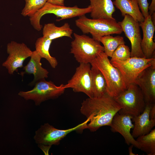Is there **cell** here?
<instances>
[{"label": "cell", "mask_w": 155, "mask_h": 155, "mask_svg": "<svg viewBox=\"0 0 155 155\" xmlns=\"http://www.w3.org/2000/svg\"><path fill=\"white\" fill-rule=\"evenodd\" d=\"M121 106L106 93L98 97L88 98L81 103V113L89 119L84 129L96 131L100 127L110 126Z\"/></svg>", "instance_id": "obj_1"}, {"label": "cell", "mask_w": 155, "mask_h": 155, "mask_svg": "<svg viewBox=\"0 0 155 155\" xmlns=\"http://www.w3.org/2000/svg\"><path fill=\"white\" fill-rule=\"evenodd\" d=\"M90 64L102 72L106 82V93L110 96L115 98L126 89L120 71L112 65L104 52L99 53Z\"/></svg>", "instance_id": "obj_2"}, {"label": "cell", "mask_w": 155, "mask_h": 155, "mask_svg": "<svg viewBox=\"0 0 155 155\" xmlns=\"http://www.w3.org/2000/svg\"><path fill=\"white\" fill-rule=\"evenodd\" d=\"M79 17L75 20L76 26L84 34L90 33L95 40L100 37L119 34L123 32L119 22L115 20L90 19L85 15Z\"/></svg>", "instance_id": "obj_3"}, {"label": "cell", "mask_w": 155, "mask_h": 155, "mask_svg": "<svg viewBox=\"0 0 155 155\" xmlns=\"http://www.w3.org/2000/svg\"><path fill=\"white\" fill-rule=\"evenodd\" d=\"M73 36L70 53L80 63H90L99 53L104 52V47L99 41L85 34L74 33Z\"/></svg>", "instance_id": "obj_4"}, {"label": "cell", "mask_w": 155, "mask_h": 155, "mask_svg": "<svg viewBox=\"0 0 155 155\" xmlns=\"http://www.w3.org/2000/svg\"><path fill=\"white\" fill-rule=\"evenodd\" d=\"M92 7L90 5L85 8H80L77 6L73 7H66L52 4L47 2L44 6L34 14L30 17L31 25L35 29L39 31L42 26L40 24L42 17L47 14H53L60 18L57 21L80 17L90 13Z\"/></svg>", "instance_id": "obj_5"}, {"label": "cell", "mask_w": 155, "mask_h": 155, "mask_svg": "<svg viewBox=\"0 0 155 155\" xmlns=\"http://www.w3.org/2000/svg\"><path fill=\"white\" fill-rule=\"evenodd\" d=\"M121 106L118 113L133 117L141 114L144 110L146 103L140 88L136 84L129 85L126 89L113 98Z\"/></svg>", "instance_id": "obj_6"}, {"label": "cell", "mask_w": 155, "mask_h": 155, "mask_svg": "<svg viewBox=\"0 0 155 155\" xmlns=\"http://www.w3.org/2000/svg\"><path fill=\"white\" fill-rule=\"evenodd\" d=\"M88 121L87 119L75 127L64 130L56 128L48 123H45L36 131L34 138L40 148L47 153L52 145L59 144L61 140L71 132L81 131L83 126Z\"/></svg>", "instance_id": "obj_7"}, {"label": "cell", "mask_w": 155, "mask_h": 155, "mask_svg": "<svg viewBox=\"0 0 155 155\" xmlns=\"http://www.w3.org/2000/svg\"><path fill=\"white\" fill-rule=\"evenodd\" d=\"M120 71L127 87L136 83L140 74L146 68L155 64V56L150 59L145 57H131L124 61L111 62Z\"/></svg>", "instance_id": "obj_8"}, {"label": "cell", "mask_w": 155, "mask_h": 155, "mask_svg": "<svg viewBox=\"0 0 155 155\" xmlns=\"http://www.w3.org/2000/svg\"><path fill=\"white\" fill-rule=\"evenodd\" d=\"M32 90L27 91H21L18 95L26 100H32L36 105L51 99L58 98L62 94L66 89L63 84L56 86L51 81H47L45 79L36 82Z\"/></svg>", "instance_id": "obj_9"}, {"label": "cell", "mask_w": 155, "mask_h": 155, "mask_svg": "<svg viewBox=\"0 0 155 155\" xmlns=\"http://www.w3.org/2000/svg\"><path fill=\"white\" fill-rule=\"evenodd\" d=\"M91 65L90 63H80L67 83L65 89L71 88L75 92H82L89 98L93 97Z\"/></svg>", "instance_id": "obj_10"}, {"label": "cell", "mask_w": 155, "mask_h": 155, "mask_svg": "<svg viewBox=\"0 0 155 155\" xmlns=\"http://www.w3.org/2000/svg\"><path fill=\"white\" fill-rule=\"evenodd\" d=\"M7 51L9 56L2 65L11 75L17 71L18 68L23 67L24 61L30 57L32 52L24 43H19L13 41L7 44Z\"/></svg>", "instance_id": "obj_11"}, {"label": "cell", "mask_w": 155, "mask_h": 155, "mask_svg": "<svg viewBox=\"0 0 155 155\" xmlns=\"http://www.w3.org/2000/svg\"><path fill=\"white\" fill-rule=\"evenodd\" d=\"M124 17L122 21L119 23L130 42L131 57H145L141 46L142 38L139 23L129 15H126Z\"/></svg>", "instance_id": "obj_12"}, {"label": "cell", "mask_w": 155, "mask_h": 155, "mask_svg": "<svg viewBox=\"0 0 155 155\" xmlns=\"http://www.w3.org/2000/svg\"><path fill=\"white\" fill-rule=\"evenodd\" d=\"M135 84L141 89L146 103H155V64L145 69L137 78Z\"/></svg>", "instance_id": "obj_13"}, {"label": "cell", "mask_w": 155, "mask_h": 155, "mask_svg": "<svg viewBox=\"0 0 155 155\" xmlns=\"http://www.w3.org/2000/svg\"><path fill=\"white\" fill-rule=\"evenodd\" d=\"M132 118L129 115L121 114L118 112L113 117L110 126L112 131L118 132L123 136L128 145H132L139 149L138 143L130 132L134 127Z\"/></svg>", "instance_id": "obj_14"}, {"label": "cell", "mask_w": 155, "mask_h": 155, "mask_svg": "<svg viewBox=\"0 0 155 155\" xmlns=\"http://www.w3.org/2000/svg\"><path fill=\"white\" fill-rule=\"evenodd\" d=\"M143 33L141 46L145 57L151 58L155 56V43L153 37L155 30L154 24L150 14L144 21L139 23Z\"/></svg>", "instance_id": "obj_15"}, {"label": "cell", "mask_w": 155, "mask_h": 155, "mask_svg": "<svg viewBox=\"0 0 155 155\" xmlns=\"http://www.w3.org/2000/svg\"><path fill=\"white\" fill-rule=\"evenodd\" d=\"M153 103H146L143 111L138 115L132 118L134 122L131 135L134 138L149 133L155 126V119L150 118V112Z\"/></svg>", "instance_id": "obj_16"}, {"label": "cell", "mask_w": 155, "mask_h": 155, "mask_svg": "<svg viewBox=\"0 0 155 155\" xmlns=\"http://www.w3.org/2000/svg\"><path fill=\"white\" fill-rule=\"evenodd\" d=\"M28 63L23 67L24 71L21 72V74L22 75L25 73L33 74L34 79L30 84L32 85L40 80L47 78L49 72L42 66V58L36 50L32 51Z\"/></svg>", "instance_id": "obj_17"}, {"label": "cell", "mask_w": 155, "mask_h": 155, "mask_svg": "<svg viewBox=\"0 0 155 155\" xmlns=\"http://www.w3.org/2000/svg\"><path fill=\"white\" fill-rule=\"evenodd\" d=\"M92 19L115 20L113 15L115 11L112 0H90Z\"/></svg>", "instance_id": "obj_18"}, {"label": "cell", "mask_w": 155, "mask_h": 155, "mask_svg": "<svg viewBox=\"0 0 155 155\" xmlns=\"http://www.w3.org/2000/svg\"><path fill=\"white\" fill-rule=\"evenodd\" d=\"M113 2L122 16L129 15L139 23L144 21L145 18L140 11L137 0H115Z\"/></svg>", "instance_id": "obj_19"}, {"label": "cell", "mask_w": 155, "mask_h": 155, "mask_svg": "<svg viewBox=\"0 0 155 155\" xmlns=\"http://www.w3.org/2000/svg\"><path fill=\"white\" fill-rule=\"evenodd\" d=\"M73 30L69 24L65 23L63 26L58 27L53 23L45 24L42 30L43 36L53 40L63 36L72 38Z\"/></svg>", "instance_id": "obj_20"}, {"label": "cell", "mask_w": 155, "mask_h": 155, "mask_svg": "<svg viewBox=\"0 0 155 155\" xmlns=\"http://www.w3.org/2000/svg\"><path fill=\"white\" fill-rule=\"evenodd\" d=\"M52 40L44 36L38 38L35 42L36 51L42 58L46 59L51 66L55 68L58 63L56 59L51 56L49 52V48Z\"/></svg>", "instance_id": "obj_21"}, {"label": "cell", "mask_w": 155, "mask_h": 155, "mask_svg": "<svg viewBox=\"0 0 155 155\" xmlns=\"http://www.w3.org/2000/svg\"><path fill=\"white\" fill-rule=\"evenodd\" d=\"M91 66L93 97H100L106 93V82L100 71L95 66Z\"/></svg>", "instance_id": "obj_22"}, {"label": "cell", "mask_w": 155, "mask_h": 155, "mask_svg": "<svg viewBox=\"0 0 155 155\" xmlns=\"http://www.w3.org/2000/svg\"><path fill=\"white\" fill-rule=\"evenodd\" d=\"M96 40L102 44L104 52L108 57H111L119 45L125 43L123 37L120 36L114 37L109 35L98 37Z\"/></svg>", "instance_id": "obj_23"}, {"label": "cell", "mask_w": 155, "mask_h": 155, "mask_svg": "<svg viewBox=\"0 0 155 155\" xmlns=\"http://www.w3.org/2000/svg\"><path fill=\"white\" fill-rule=\"evenodd\" d=\"M139 149L148 155H155V129L148 133L139 136L136 140Z\"/></svg>", "instance_id": "obj_24"}, {"label": "cell", "mask_w": 155, "mask_h": 155, "mask_svg": "<svg viewBox=\"0 0 155 155\" xmlns=\"http://www.w3.org/2000/svg\"><path fill=\"white\" fill-rule=\"evenodd\" d=\"M25 7L22 11L21 14L24 16L30 17L34 14L43 7L47 2V0H25Z\"/></svg>", "instance_id": "obj_25"}, {"label": "cell", "mask_w": 155, "mask_h": 155, "mask_svg": "<svg viewBox=\"0 0 155 155\" xmlns=\"http://www.w3.org/2000/svg\"><path fill=\"white\" fill-rule=\"evenodd\" d=\"M131 57V51L129 47L125 44L119 45L113 52L110 62L124 61Z\"/></svg>", "instance_id": "obj_26"}, {"label": "cell", "mask_w": 155, "mask_h": 155, "mask_svg": "<svg viewBox=\"0 0 155 155\" xmlns=\"http://www.w3.org/2000/svg\"><path fill=\"white\" fill-rule=\"evenodd\" d=\"M138 4L141 12L144 18L149 15V4L148 0H137Z\"/></svg>", "instance_id": "obj_27"}, {"label": "cell", "mask_w": 155, "mask_h": 155, "mask_svg": "<svg viewBox=\"0 0 155 155\" xmlns=\"http://www.w3.org/2000/svg\"><path fill=\"white\" fill-rule=\"evenodd\" d=\"M149 14L151 16L155 13V0H152L151 3L149 7Z\"/></svg>", "instance_id": "obj_28"}, {"label": "cell", "mask_w": 155, "mask_h": 155, "mask_svg": "<svg viewBox=\"0 0 155 155\" xmlns=\"http://www.w3.org/2000/svg\"><path fill=\"white\" fill-rule=\"evenodd\" d=\"M65 0H47V2L56 5L64 6Z\"/></svg>", "instance_id": "obj_29"}, {"label": "cell", "mask_w": 155, "mask_h": 155, "mask_svg": "<svg viewBox=\"0 0 155 155\" xmlns=\"http://www.w3.org/2000/svg\"><path fill=\"white\" fill-rule=\"evenodd\" d=\"M150 118L155 119V103H153L150 108Z\"/></svg>", "instance_id": "obj_30"}, {"label": "cell", "mask_w": 155, "mask_h": 155, "mask_svg": "<svg viewBox=\"0 0 155 155\" xmlns=\"http://www.w3.org/2000/svg\"><path fill=\"white\" fill-rule=\"evenodd\" d=\"M133 147V146L131 145V146L129 147L128 148L129 154V155H136L137 154H135V153L133 152L132 149Z\"/></svg>", "instance_id": "obj_31"}, {"label": "cell", "mask_w": 155, "mask_h": 155, "mask_svg": "<svg viewBox=\"0 0 155 155\" xmlns=\"http://www.w3.org/2000/svg\"></svg>", "instance_id": "obj_32"}]
</instances>
